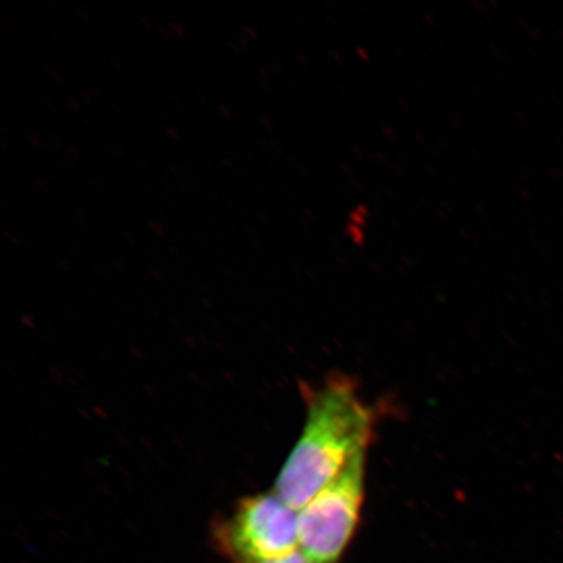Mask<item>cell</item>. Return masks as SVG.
<instances>
[{"mask_svg":"<svg viewBox=\"0 0 563 563\" xmlns=\"http://www.w3.org/2000/svg\"><path fill=\"white\" fill-rule=\"evenodd\" d=\"M375 413L344 376L329 378L308 396L305 429L282 468L276 495L295 511L328 487L351 457L367 450Z\"/></svg>","mask_w":563,"mask_h":563,"instance_id":"6da1fadb","label":"cell"},{"mask_svg":"<svg viewBox=\"0 0 563 563\" xmlns=\"http://www.w3.org/2000/svg\"><path fill=\"white\" fill-rule=\"evenodd\" d=\"M362 450L299 511V547L313 563H338L356 532L365 495Z\"/></svg>","mask_w":563,"mask_h":563,"instance_id":"7a4b0ae2","label":"cell"},{"mask_svg":"<svg viewBox=\"0 0 563 563\" xmlns=\"http://www.w3.org/2000/svg\"><path fill=\"white\" fill-rule=\"evenodd\" d=\"M243 563L286 558L298 551L299 514L274 493L243 499L221 532Z\"/></svg>","mask_w":563,"mask_h":563,"instance_id":"3957f363","label":"cell"},{"mask_svg":"<svg viewBox=\"0 0 563 563\" xmlns=\"http://www.w3.org/2000/svg\"><path fill=\"white\" fill-rule=\"evenodd\" d=\"M252 563H313V562L311 560H309L305 553L297 551V552L286 555V558L271 560V561L252 562Z\"/></svg>","mask_w":563,"mask_h":563,"instance_id":"277c9868","label":"cell"}]
</instances>
